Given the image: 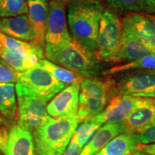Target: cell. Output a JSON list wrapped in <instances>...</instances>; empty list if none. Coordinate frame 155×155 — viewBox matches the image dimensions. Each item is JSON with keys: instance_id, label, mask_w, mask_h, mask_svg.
<instances>
[{"instance_id": "obj_30", "label": "cell", "mask_w": 155, "mask_h": 155, "mask_svg": "<svg viewBox=\"0 0 155 155\" xmlns=\"http://www.w3.org/2000/svg\"><path fill=\"white\" fill-rule=\"evenodd\" d=\"M9 134V131L7 127V122L3 117L0 116V152L5 153Z\"/></svg>"}, {"instance_id": "obj_10", "label": "cell", "mask_w": 155, "mask_h": 155, "mask_svg": "<svg viewBox=\"0 0 155 155\" xmlns=\"http://www.w3.org/2000/svg\"><path fill=\"white\" fill-rule=\"evenodd\" d=\"M123 32L130 35L150 50H155V25L142 13L129 12L121 19Z\"/></svg>"}, {"instance_id": "obj_16", "label": "cell", "mask_w": 155, "mask_h": 155, "mask_svg": "<svg viewBox=\"0 0 155 155\" xmlns=\"http://www.w3.org/2000/svg\"><path fill=\"white\" fill-rule=\"evenodd\" d=\"M35 143L32 132L19 125L9 130L5 147L6 155H35Z\"/></svg>"}, {"instance_id": "obj_4", "label": "cell", "mask_w": 155, "mask_h": 155, "mask_svg": "<svg viewBox=\"0 0 155 155\" xmlns=\"http://www.w3.org/2000/svg\"><path fill=\"white\" fill-rule=\"evenodd\" d=\"M109 79H83L80 83L79 105L77 115L81 122L100 114L109 101L111 96Z\"/></svg>"}, {"instance_id": "obj_9", "label": "cell", "mask_w": 155, "mask_h": 155, "mask_svg": "<svg viewBox=\"0 0 155 155\" xmlns=\"http://www.w3.org/2000/svg\"><path fill=\"white\" fill-rule=\"evenodd\" d=\"M17 83L47 101L66 86L40 65L19 73Z\"/></svg>"}, {"instance_id": "obj_7", "label": "cell", "mask_w": 155, "mask_h": 155, "mask_svg": "<svg viewBox=\"0 0 155 155\" xmlns=\"http://www.w3.org/2000/svg\"><path fill=\"white\" fill-rule=\"evenodd\" d=\"M122 32V22L119 16L110 9H104L100 21L96 52L99 61H110L119 49Z\"/></svg>"}, {"instance_id": "obj_11", "label": "cell", "mask_w": 155, "mask_h": 155, "mask_svg": "<svg viewBox=\"0 0 155 155\" xmlns=\"http://www.w3.org/2000/svg\"><path fill=\"white\" fill-rule=\"evenodd\" d=\"M80 84L68 86L52 98L47 105L48 115L55 119L76 116L79 105Z\"/></svg>"}, {"instance_id": "obj_15", "label": "cell", "mask_w": 155, "mask_h": 155, "mask_svg": "<svg viewBox=\"0 0 155 155\" xmlns=\"http://www.w3.org/2000/svg\"><path fill=\"white\" fill-rule=\"evenodd\" d=\"M123 133H126V129L122 122L104 124L83 147L80 155H95L102 150L110 141Z\"/></svg>"}, {"instance_id": "obj_13", "label": "cell", "mask_w": 155, "mask_h": 155, "mask_svg": "<svg viewBox=\"0 0 155 155\" xmlns=\"http://www.w3.org/2000/svg\"><path fill=\"white\" fill-rule=\"evenodd\" d=\"M155 121V98H139L137 105L122 121L126 132L139 133Z\"/></svg>"}, {"instance_id": "obj_23", "label": "cell", "mask_w": 155, "mask_h": 155, "mask_svg": "<svg viewBox=\"0 0 155 155\" xmlns=\"http://www.w3.org/2000/svg\"><path fill=\"white\" fill-rule=\"evenodd\" d=\"M134 70H155V51L135 61L116 65L103 73L105 75H114Z\"/></svg>"}, {"instance_id": "obj_27", "label": "cell", "mask_w": 155, "mask_h": 155, "mask_svg": "<svg viewBox=\"0 0 155 155\" xmlns=\"http://www.w3.org/2000/svg\"><path fill=\"white\" fill-rule=\"evenodd\" d=\"M28 12L26 0H2L0 2V17H9L25 15Z\"/></svg>"}, {"instance_id": "obj_37", "label": "cell", "mask_w": 155, "mask_h": 155, "mask_svg": "<svg viewBox=\"0 0 155 155\" xmlns=\"http://www.w3.org/2000/svg\"><path fill=\"white\" fill-rule=\"evenodd\" d=\"M35 155H38V154H36V153H35Z\"/></svg>"}, {"instance_id": "obj_21", "label": "cell", "mask_w": 155, "mask_h": 155, "mask_svg": "<svg viewBox=\"0 0 155 155\" xmlns=\"http://www.w3.org/2000/svg\"><path fill=\"white\" fill-rule=\"evenodd\" d=\"M114 9L131 12L155 14V0H103Z\"/></svg>"}, {"instance_id": "obj_34", "label": "cell", "mask_w": 155, "mask_h": 155, "mask_svg": "<svg viewBox=\"0 0 155 155\" xmlns=\"http://www.w3.org/2000/svg\"><path fill=\"white\" fill-rule=\"evenodd\" d=\"M134 155H150V154H147V153L142 152H141V151L136 150L135 152H134Z\"/></svg>"}, {"instance_id": "obj_26", "label": "cell", "mask_w": 155, "mask_h": 155, "mask_svg": "<svg viewBox=\"0 0 155 155\" xmlns=\"http://www.w3.org/2000/svg\"><path fill=\"white\" fill-rule=\"evenodd\" d=\"M101 126L99 123L95 121L94 117L85 120L80 126H78L73 134L72 139L79 146L83 148V147L88 142Z\"/></svg>"}, {"instance_id": "obj_29", "label": "cell", "mask_w": 155, "mask_h": 155, "mask_svg": "<svg viewBox=\"0 0 155 155\" xmlns=\"http://www.w3.org/2000/svg\"><path fill=\"white\" fill-rule=\"evenodd\" d=\"M19 72L0 61V83H17Z\"/></svg>"}, {"instance_id": "obj_19", "label": "cell", "mask_w": 155, "mask_h": 155, "mask_svg": "<svg viewBox=\"0 0 155 155\" xmlns=\"http://www.w3.org/2000/svg\"><path fill=\"white\" fill-rule=\"evenodd\" d=\"M16 94L15 83H0V114L8 124L17 119Z\"/></svg>"}, {"instance_id": "obj_14", "label": "cell", "mask_w": 155, "mask_h": 155, "mask_svg": "<svg viewBox=\"0 0 155 155\" xmlns=\"http://www.w3.org/2000/svg\"><path fill=\"white\" fill-rule=\"evenodd\" d=\"M28 18L33 29L35 38L34 45L42 48L45 47V34L49 13V2L48 0H28Z\"/></svg>"}, {"instance_id": "obj_5", "label": "cell", "mask_w": 155, "mask_h": 155, "mask_svg": "<svg viewBox=\"0 0 155 155\" xmlns=\"http://www.w3.org/2000/svg\"><path fill=\"white\" fill-rule=\"evenodd\" d=\"M121 73L117 81H109L112 96L155 98V70H137Z\"/></svg>"}, {"instance_id": "obj_22", "label": "cell", "mask_w": 155, "mask_h": 155, "mask_svg": "<svg viewBox=\"0 0 155 155\" xmlns=\"http://www.w3.org/2000/svg\"><path fill=\"white\" fill-rule=\"evenodd\" d=\"M39 65L42 68L51 73L60 82L64 83L66 86L78 83L80 84L83 80V76L78 73L73 72L65 68L56 65L49 60L42 59L40 61Z\"/></svg>"}, {"instance_id": "obj_2", "label": "cell", "mask_w": 155, "mask_h": 155, "mask_svg": "<svg viewBox=\"0 0 155 155\" xmlns=\"http://www.w3.org/2000/svg\"><path fill=\"white\" fill-rule=\"evenodd\" d=\"M81 120L78 115L47 119L33 132L35 150L38 155H62L68 146Z\"/></svg>"}, {"instance_id": "obj_36", "label": "cell", "mask_w": 155, "mask_h": 155, "mask_svg": "<svg viewBox=\"0 0 155 155\" xmlns=\"http://www.w3.org/2000/svg\"><path fill=\"white\" fill-rule=\"evenodd\" d=\"M58 1H61L63 2L64 3H67V2H74L75 1V0H58Z\"/></svg>"}, {"instance_id": "obj_8", "label": "cell", "mask_w": 155, "mask_h": 155, "mask_svg": "<svg viewBox=\"0 0 155 155\" xmlns=\"http://www.w3.org/2000/svg\"><path fill=\"white\" fill-rule=\"evenodd\" d=\"M65 4L58 0H50L49 2V13L45 42V55L63 47L72 39L68 30Z\"/></svg>"}, {"instance_id": "obj_3", "label": "cell", "mask_w": 155, "mask_h": 155, "mask_svg": "<svg viewBox=\"0 0 155 155\" xmlns=\"http://www.w3.org/2000/svg\"><path fill=\"white\" fill-rule=\"evenodd\" d=\"M50 61L82 76L91 77L98 69L96 54L91 53L72 38L66 45L45 55Z\"/></svg>"}, {"instance_id": "obj_33", "label": "cell", "mask_w": 155, "mask_h": 155, "mask_svg": "<svg viewBox=\"0 0 155 155\" xmlns=\"http://www.w3.org/2000/svg\"><path fill=\"white\" fill-rule=\"evenodd\" d=\"M134 152H124V153H116V152H99L95 155H134Z\"/></svg>"}, {"instance_id": "obj_31", "label": "cell", "mask_w": 155, "mask_h": 155, "mask_svg": "<svg viewBox=\"0 0 155 155\" xmlns=\"http://www.w3.org/2000/svg\"><path fill=\"white\" fill-rule=\"evenodd\" d=\"M83 148L79 146L73 139H71L69 145L62 155H80Z\"/></svg>"}, {"instance_id": "obj_28", "label": "cell", "mask_w": 155, "mask_h": 155, "mask_svg": "<svg viewBox=\"0 0 155 155\" xmlns=\"http://www.w3.org/2000/svg\"><path fill=\"white\" fill-rule=\"evenodd\" d=\"M139 144H155V121L139 133H134Z\"/></svg>"}, {"instance_id": "obj_1", "label": "cell", "mask_w": 155, "mask_h": 155, "mask_svg": "<svg viewBox=\"0 0 155 155\" xmlns=\"http://www.w3.org/2000/svg\"><path fill=\"white\" fill-rule=\"evenodd\" d=\"M104 11L99 0H75L68 7V20L72 38L96 55Z\"/></svg>"}, {"instance_id": "obj_25", "label": "cell", "mask_w": 155, "mask_h": 155, "mask_svg": "<svg viewBox=\"0 0 155 155\" xmlns=\"http://www.w3.org/2000/svg\"><path fill=\"white\" fill-rule=\"evenodd\" d=\"M42 58L38 55H33L27 59H23L13 55L7 50L0 48V61L5 62L9 67L19 73L24 72L38 65Z\"/></svg>"}, {"instance_id": "obj_12", "label": "cell", "mask_w": 155, "mask_h": 155, "mask_svg": "<svg viewBox=\"0 0 155 155\" xmlns=\"http://www.w3.org/2000/svg\"><path fill=\"white\" fill-rule=\"evenodd\" d=\"M139 99V97L127 95L114 96L109 100L106 108L94 119L101 125L122 122L135 107Z\"/></svg>"}, {"instance_id": "obj_35", "label": "cell", "mask_w": 155, "mask_h": 155, "mask_svg": "<svg viewBox=\"0 0 155 155\" xmlns=\"http://www.w3.org/2000/svg\"><path fill=\"white\" fill-rule=\"evenodd\" d=\"M148 17H150V19L152 20V22L154 23V25H155V15H148Z\"/></svg>"}, {"instance_id": "obj_17", "label": "cell", "mask_w": 155, "mask_h": 155, "mask_svg": "<svg viewBox=\"0 0 155 155\" xmlns=\"http://www.w3.org/2000/svg\"><path fill=\"white\" fill-rule=\"evenodd\" d=\"M0 32L22 41L33 42L34 30L26 15L15 17H0Z\"/></svg>"}, {"instance_id": "obj_20", "label": "cell", "mask_w": 155, "mask_h": 155, "mask_svg": "<svg viewBox=\"0 0 155 155\" xmlns=\"http://www.w3.org/2000/svg\"><path fill=\"white\" fill-rule=\"evenodd\" d=\"M0 48L23 59L33 55H38L41 58L43 56L41 48L34 45L32 43L12 38L2 32H0Z\"/></svg>"}, {"instance_id": "obj_6", "label": "cell", "mask_w": 155, "mask_h": 155, "mask_svg": "<svg viewBox=\"0 0 155 155\" xmlns=\"http://www.w3.org/2000/svg\"><path fill=\"white\" fill-rule=\"evenodd\" d=\"M15 88L19 112L17 125L32 133L49 116L46 111L48 101L19 83H16Z\"/></svg>"}, {"instance_id": "obj_38", "label": "cell", "mask_w": 155, "mask_h": 155, "mask_svg": "<svg viewBox=\"0 0 155 155\" xmlns=\"http://www.w3.org/2000/svg\"><path fill=\"white\" fill-rule=\"evenodd\" d=\"M2 1V0H0V2H1Z\"/></svg>"}, {"instance_id": "obj_24", "label": "cell", "mask_w": 155, "mask_h": 155, "mask_svg": "<svg viewBox=\"0 0 155 155\" xmlns=\"http://www.w3.org/2000/svg\"><path fill=\"white\" fill-rule=\"evenodd\" d=\"M139 144L134 133H123L114 138L106 146L101 150V152H134L137 150Z\"/></svg>"}, {"instance_id": "obj_18", "label": "cell", "mask_w": 155, "mask_h": 155, "mask_svg": "<svg viewBox=\"0 0 155 155\" xmlns=\"http://www.w3.org/2000/svg\"><path fill=\"white\" fill-rule=\"evenodd\" d=\"M153 51L143 45L134 37L123 32L119 49L109 62L114 63H128L149 55Z\"/></svg>"}, {"instance_id": "obj_32", "label": "cell", "mask_w": 155, "mask_h": 155, "mask_svg": "<svg viewBox=\"0 0 155 155\" xmlns=\"http://www.w3.org/2000/svg\"><path fill=\"white\" fill-rule=\"evenodd\" d=\"M141 152L147 153L150 155H155V144H139L137 147V150Z\"/></svg>"}]
</instances>
